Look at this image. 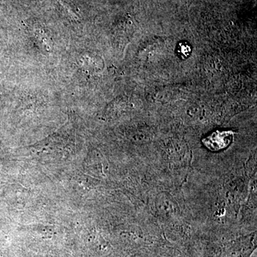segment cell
I'll use <instances>...</instances> for the list:
<instances>
[{
  "mask_svg": "<svg viewBox=\"0 0 257 257\" xmlns=\"http://www.w3.org/2000/svg\"><path fill=\"white\" fill-rule=\"evenodd\" d=\"M235 132L232 131H217L202 140L206 147L213 151L227 148L233 139Z\"/></svg>",
  "mask_w": 257,
  "mask_h": 257,
  "instance_id": "obj_1",
  "label": "cell"
},
{
  "mask_svg": "<svg viewBox=\"0 0 257 257\" xmlns=\"http://www.w3.org/2000/svg\"><path fill=\"white\" fill-rule=\"evenodd\" d=\"M190 47L188 45H186V44H182L181 47H179V52H180L182 55L186 56V57L190 53Z\"/></svg>",
  "mask_w": 257,
  "mask_h": 257,
  "instance_id": "obj_2",
  "label": "cell"
}]
</instances>
